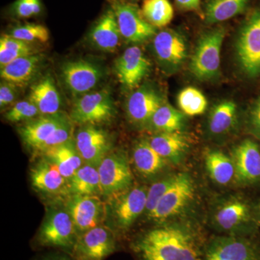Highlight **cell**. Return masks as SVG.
<instances>
[{
	"mask_svg": "<svg viewBox=\"0 0 260 260\" xmlns=\"http://www.w3.org/2000/svg\"><path fill=\"white\" fill-rule=\"evenodd\" d=\"M184 121V114L164 102L153 114L149 124L158 133H173L180 132Z\"/></svg>",
	"mask_w": 260,
	"mask_h": 260,
	"instance_id": "cell-32",
	"label": "cell"
},
{
	"mask_svg": "<svg viewBox=\"0 0 260 260\" xmlns=\"http://www.w3.org/2000/svg\"><path fill=\"white\" fill-rule=\"evenodd\" d=\"M68 194L103 196L98 168L84 164L68 182Z\"/></svg>",
	"mask_w": 260,
	"mask_h": 260,
	"instance_id": "cell-28",
	"label": "cell"
},
{
	"mask_svg": "<svg viewBox=\"0 0 260 260\" xmlns=\"http://www.w3.org/2000/svg\"><path fill=\"white\" fill-rule=\"evenodd\" d=\"M65 208L73 219L78 234L103 225L107 218V204L100 196L69 195Z\"/></svg>",
	"mask_w": 260,
	"mask_h": 260,
	"instance_id": "cell-10",
	"label": "cell"
},
{
	"mask_svg": "<svg viewBox=\"0 0 260 260\" xmlns=\"http://www.w3.org/2000/svg\"><path fill=\"white\" fill-rule=\"evenodd\" d=\"M237 121V107L232 101H223L216 104L210 112L208 126L214 135L229 133Z\"/></svg>",
	"mask_w": 260,
	"mask_h": 260,
	"instance_id": "cell-30",
	"label": "cell"
},
{
	"mask_svg": "<svg viewBox=\"0 0 260 260\" xmlns=\"http://www.w3.org/2000/svg\"><path fill=\"white\" fill-rule=\"evenodd\" d=\"M9 35L27 43H46L49 39V32L45 26L39 24H25L15 27Z\"/></svg>",
	"mask_w": 260,
	"mask_h": 260,
	"instance_id": "cell-36",
	"label": "cell"
},
{
	"mask_svg": "<svg viewBox=\"0 0 260 260\" xmlns=\"http://www.w3.org/2000/svg\"><path fill=\"white\" fill-rule=\"evenodd\" d=\"M148 141L160 156L174 162L180 161L189 148L187 138L180 132L159 133Z\"/></svg>",
	"mask_w": 260,
	"mask_h": 260,
	"instance_id": "cell-26",
	"label": "cell"
},
{
	"mask_svg": "<svg viewBox=\"0 0 260 260\" xmlns=\"http://www.w3.org/2000/svg\"><path fill=\"white\" fill-rule=\"evenodd\" d=\"M250 0H208L205 6V21L214 24L225 21L241 14Z\"/></svg>",
	"mask_w": 260,
	"mask_h": 260,
	"instance_id": "cell-29",
	"label": "cell"
},
{
	"mask_svg": "<svg viewBox=\"0 0 260 260\" xmlns=\"http://www.w3.org/2000/svg\"><path fill=\"white\" fill-rule=\"evenodd\" d=\"M207 243L188 228L165 225L142 233L129 248L138 260H203Z\"/></svg>",
	"mask_w": 260,
	"mask_h": 260,
	"instance_id": "cell-1",
	"label": "cell"
},
{
	"mask_svg": "<svg viewBox=\"0 0 260 260\" xmlns=\"http://www.w3.org/2000/svg\"><path fill=\"white\" fill-rule=\"evenodd\" d=\"M235 179L242 184L260 181V150L255 142L245 140L238 145L232 154Z\"/></svg>",
	"mask_w": 260,
	"mask_h": 260,
	"instance_id": "cell-18",
	"label": "cell"
},
{
	"mask_svg": "<svg viewBox=\"0 0 260 260\" xmlns=\"http://www.w3.org/2000/svg\"><path fill=\"white\" fill-rule=\"evenodd\" d=\"M179 7L185 10H196L199 7L200 0H175Z\"/></svg>",
	"mask_w": 260,
	"mask_h": 260,
	"instance_id": "cell-44",
	"label": "cell"
},
{
	"mask_svg": "<svg viewBox=\"0 0 260 260\" xmlns=\"http://www.w3.org/2000/svg\"><path fill=\"white\" fill-rule=\"evenodd\" d=\"M177 177V174L169 176L161 180L154 183L153 185L149 188L148 195H147L146 209H145V213L148 214V215L153 211L162 196L174 184Z\"/></svg>",
	"mask_w": 260,
	"mask_h": 260,
	"instance_id": "cell-39",
	"label": "cell"
},
{
	"mask_svg": "<svg viewBox=\"0 0 260 260\" xmlns=\"http://www.w3.org/2000/svg\"><path fill=\"white\" fill-rule=\"evenodd\" d=\"M224 28H217L202 36L191 58L190 69L195 78L211 80L218 76L220 51L225 38Z\"/></svg>",
	"mask_w": 260,
	"mask_h": 260,
	"instance_id": "cell-5",
	"label": "cell"
},
{
	"mask_svg": "<svg viewBox=\"0 0 260 260\" xmlns=\"http://www.w3.org/2000/svg\"><path fill=\"white\" fill-rule=\"evenodd\" d=\"M133 160L136 170L145 177H153L161 172L167 161L146 140H140L135 145Z\"/></svg>",
	"mask_w": 260,
	"mask_h": 260,
	"instance_id": "cell-27",
	"label": "cell"
},
{
	"mask_svg": "<svg viewBox=\"0 0 260 260\" xmlns=\"http://www.w3.org/2000/svg\"><path fill=\"white\" fill-rule=\"evenodd\" d=\"M249 207L241 200L233 199L219 207L214 215L215 224L226 236H239L238 231L249 219Z\"/></svg>",
	"mask_w": 260,
	"mask_h": 260,
	"instance_id": "cell-21",
	"label": "cell"
},
{
	"mask_svg": "<svg viewBox=\"0 0 260 260\" xmlns=\"http://www.w3.org/2000/svg\"><path fill=\"white\" fill-rule=\"evenodd\" d=\"M249 123L251 133L260 139V98L251 108Z\"/></svg>",
	"mask_w": 260,
	"mask_h": 260,
	"instance_id": "cell-42",
	"label": "cell"
},
{
	"mask_svg": "<svg viewBox=\"0 0 260 260\" xmlns=\"http://www.w3.org/2000/svg\"><path fill=\"white\" fill-rule=\"evenodd\" d=\"M148 189L143 186L127 190L108 198L107 215L110 217L112 229L116 234H124L135 220L145 212Z\"/></svg>",
	"mask_w": 260,
	"mask_h": 260,
	"instance_id": "cell-3",
	"label": "cell"
},
{
	"mask_svg": "<svg viewBox=\"0 0 260 260\" xmlns=\"http://www.w3.org/2000/svg\"><path fill=\"white\" fill-rule=\"evenodd\" d=\"M93 45L106 52H114L121 37L115 13L109 9L99 18L90 34Z\"/></svg>",
	"mask_w": 260,
	"mask_h": 260,
	"instance_id": "cell-22",
	"label": "cell"
},
{
	"mask_svg": "<svg viewBox=\"0 0 260 260\" xmlns=\"http://www.w3.org/2000/svg\"><path fill=\"white\" fill-rule=\"evenodd\" d=\"M194 195V183L190 177L186 174H177L175 182L149 214V218L162 222L177 215L190 203Z\"/></svg>",
	"mask_w": 260,
	"mask_h": 260,
	"instance_id": "cell-12",
	"label": "cell"
},
{
	"mask_svg": "<svg viewBox=\"0 0 260 260\" xmlns=\"http://www.w3.org/2000/svg\"><path fill=\"white\" fill-rule=\"evenodd\" d=\"M142 14L155 28L167 26L174 17V9L169 0H145Z\"/></svg>",
	"mask_w": 260,
	"mask_h": 260,
	"instance_id": "cell-33",
	"label": "cell"
},
{
	"mask_svg": "<svg viewBox=\"0 0 260 260\" xmlns=\"http://www.w3.org/2000/svg\"><path fill=\"white\" fill-rule=\"evenodd\" d=\"M18 88L16 85L5 80L2 82L0 85V107L2 109L15 102L18 95Z\"/></svg>",
	"mask_w": 260,
	"mask_h": 260,
	"instance_id": "cell-41",
	"label": "cell"
},
{
	"mask_svg": "<svg viewBox=\"0 0 260 260\" xmlns=\"http://www.w3.org/2000/svg\"><path fill=\"white\" fill-rule=\"evenodd\" d=\"M42 56L38 54L18 58L1 68L2 79L17 87L26 85L37 74L42 66Z\"/></svg>",
	"mask_w": 260,
	"mask_h": 260,
	"instance_id": "cell-23",
	"label": "cell"
},
{
	"mask_svg": "<svg viewBox=\"0 0 260 260\" xmlns=\"http://www.w3.org/2000/svg\"><path fill=\"white\" fill-rule=\"evenodd\" d=\"M112 9L115 13L121 36L127 42L139 44L156 35L155 27L145 20L135 5L122 0H113Z\"/></svg>",
	"mask_w": 260,
	"mask_h": 260,
	"instance_id": "cell-11",
	"label": "cell"
},
{
	"mask_svg": "<svg viewBox=\"0 0 260 260\" xmlns=\"http://www.w3.org/2000/svg\"><path fill=\"white\" fill-rule=\"evenodd\" d=\"M73 122L70 117L67 118L60 125L54 130V133L49 137V138L42 145H39L34 152L42 155L49 149L64 144L71 140L73 132Z\"/></svg>",
	"mask_w": 260,
	"mask_h": 260,
	"instance_id": "cell-37",
	"label": "cell"
},
{
	"mask_svg": "<svg viewBox=\"0 0 260 260\" xmlns=\"http://www.w3.org/2000/svg\"><path fill=\"white\" fill-rule=\"evenodd\" d=\"M178 104L183 114L191 116H198L203 114L206 110L208 101L199 90L189 87L179 93Z\"/></svg>",
	"mask_w": 260,
	"mask_h": 260,
	"instance_id": "cell-35",
	"label": "cell"
},
{
	"mask_svg": "<svg viewBox=\"0 0 260 260\" xmlns=\"http://www.w3.org/2000/svg\"><path fill=\"white\" fill-rule=\"evenodd\" d=\"M164 101L160 93L149 85H143L129 95L126 113L132 123L143 126L150 124L153 114Z\"/></svg>",
	"mask_w": 260,
	"mask_h": 260,
	"instance_id": "cell-17",
	"label": "cell"
},
{
	"mask_svg": "<svg viewBox=\"0 0 260 260\" xmlns=\"http://www.w3.org/2000/svg\"><path fill=\"white\" fill-rule=\"evenodd\" d=\"M75 143L84 164L97 168L112 148L107 132L93 124H85L78 130Z\"/></svg>",
	"mask_w": 260,
	"mask_h": 260,
	"instance_id": "cell-13",
	"label": "cell"
},
{
	"mask_svg": "<svg viewBox=\"0 0 260 260\" xmlns=\"http://www.w3.org/2000/svg\"><path fill=\"white\" fill-rule=\"evenodd\" d=\"M102 71L96 64L85 60L68 61L61 68V77L65 85L75 95L86 94L97 85Z\"/></svg>",
	"mask_w": 260,
	"mask_h": 260,
	"instance_id": "cell-16",
	"label": "cell"
},
{
	"mask_svg": "<svg viewBox=\"0 0 260 260\" xmlns=\"http://www.w3.org/2000/svg\"><path fill=\"white\" fill-rule=\"evenodd\" d=\"M42 155L55 164L68 182L84 162L73 140L49 149Z\"/></svg>",
	"mask_w": 260,
	"mask_h": 260,
	"instance_id": "cell-24",
	"label": "cell"
},
{
	"mask_svg": "<svg viewBox=\"0 0 260 260\" xmlns=\"http://www.w3.org/2000/svg\"><path fill=\"white\" fill-rule=\"evenodd\" d=\"M116 109L110 92L102 90L86 93L75 103L70 119L73 122L85 125L107 123L115 116Z\"/></svg>",
	"mask_w": 260,
	"mask_h": 260,
	"instance_id": "cell-8",
	"label": "cell"
},
{
	"mask_svg": "<svg viewBox=\"0 0 260 260\" xmlns=\"http://www.w3.org/2000/svg\"><path fill=\"white\" fill-rule=\"evenodd\" d=\"M103 196L109 198L131 188L133 174L129 160L121 150L111 151L98 167Z\"/></svg>",
	"mask_w": 260,
	"mask_h": 260,
	"instance_id": "cell-9",
	"label": "cell"
},
{
	"mask_svg": "<svg viewBox=\"0 0 260 260\" xmlns=\"http://www.w3.org/2000/svg\"><path fill=\"white\" fill-rule=\"evenodd\" d=\"M41 114L35 104L30 100H23L16 103L5 114L7 120L10 122L30 121Z\"/></svg>",
	"mask_w": 260,
	"mask_h": 260,
	"instance_id": "cell-38",
	"label": "cell"
},
{
	"mask_svg": "<svg viewBox=\"0 0 260 260\" xmlns=\"http://www.w3.org/2000/svg\"><path fill=\"white\" fill-rule=\"evenodd\" d=\"M203 260H260V242L247 236H218L207 243Z\"/></svg>",
	"mask_w": 260,
	"mask_h": 260,
	"instance_id": "cell-7",
	"label": "cell"
},
{
	"mask_svg": "<svg viewBox=\"0 0 260 260\" xmlns=\"http://www.w3.org/2000/svg\"><path fill=\"white\" fill-rule=\"evenodd\" d=\"M68 117L61 112L39 116L20 126L19 133L24 143L35 151Z\"/></svg>",
	"mask_w": 260,
	"mask_h": 260,
	"instance_id": "cell-20",
	"label": "cell"
},
{
	"mask_svg": "<svg viewBox=\"0 0 260 260\" xmlns=\"http://www.w3.org/2000/svg\"><path fill=\"white\" fill-rule=\"evenodd\" d=\"M32 187L48 194H68V181L59 172L55 164L43 157L30 169Z\"/></svg>",
	"mask_w": 260,
	"mask_h": 260,
	"instance_id": "cell-19",
	"label": "cell"
},
{
	"mask_svg": "<svg viewBox=\"0 0 260 260\" xmlns=\"http://www.w3.org/2000/svg\"><path fill=\"white\" fill-rule=\"evenodd\" d=\"M119 247L115 232L104 225L80 234L70 255L75 260H105Z\"/></svg>",
	"mask_w": 260,
	"mask_h": 260,
	"instance_id": "cell-6",
	"label": "cell"
},
{
	"mask_svg": "<svg viewBox=\"0 0 260 260\" xmlns=\"http://www.w3.org/2000/svg\"><path fill=\"white\" fill-rule=\"evenodd\" d=\"M28 99L36 104L41 115H49L59 112L60 95L50 75L44 77L32 85Z\"/></svg>",
	"mask_w": 260,
	"mask_h": 260,
	"instance_id": "cell-25",
	"label": "cell"
},
{
	"mask_svg": "<svg viewBox=\"0 0 260 260\" xmlns=\"http://www.w3.org/2000/svg\"><path fill=\"white\" fill-rule=\"evenodd\" d=\"M154 54L160 65L169 71L179 69L187 56V45L184 37L173 30H164L154 37Z\"/></svg>",
	"mask_w": 260,
	"mask_h": 260,
	"instance_id": "cell-14",
	"label": "cell"
},
{
	"mask_svg": "<svg viewBox=\"0 0 260 260\" xmlns=\"http://www.w3.org/2000/svg\"><path fill=\"white\" fill-rule=\"evenodd\" d=\"M150 70V61L138 47L126 49L115 63L116 76L121 85L128 89L138 86Z\"/></svg>",
	"mask_w": 260,
	"mask_h": 260,
	"instance_id": "cell-15",
	"label": "cell"
},
{
	"mask_svg": "<svg viewBox=\"0 0 260 260\" xmlns=\"http://www.w3.org/2000/svg\"><path fill=\"white\" fill-rule=\"evenodd\" d=\"M236 53L243 73L254 78L260 75V8L251 13L238 35Z\"/></svg>",
	"mask_w": 260,
	"mask_h": 260,
	"instance_id": "cell-4",
	"label": "cell"
},
{
	"mask_svg": "<svg viewBox=\"0 0 260 260\" xmlns=\"http://www.w3.org/2000/svg\"><path fill=\"white\" fill-rule=\"evenodd\" d=\"M35 260H75L70 254L68 253H53L48 254L47 255L41 256Z\"/></svg>",
	"mask_w": 260,
	"mask_h": 260,
	"instance_id": "cell-43",
	"label": "cell"
},
{
	"mask_svg": "<svg viewBox=\"0 0 260 260\" xmlns=\"http://www.w3.org/2000/svg\"><path fill=\"white\" fill-rule=\"evenodd\" d=\"M205 167L210 178L217 184L226 185L235 178V169L232 158L217 150L205 155Z\"/></svg>",
	"mask_w": 260,
	"mask_h": 260,
	"instance_id": "cell-31",
	"label": "cell"
},
{
	"mask_svg": "<svg viewBox=\"0 0 260 260\" xmlns=\"http://www.w3.org/2000/svg\"><path fill=\"white\" fill-rule=\"evenodd\" d=\"M79 237L78 231L66 208H54L34 239V245L40 248H54L71 254Z\"/></svg>",
	"mask_w": 260,
	"mask_h": 260,
	"instance_id": "cell-2",
	"label": "cell"
},
{
	"mask_svg": "<svg viewBox=\"0 0 260 260\" xmlns=\"http://www.w3.org/2000/svg\"><path fill=\"white\" fill-rule=\"evenodd\" d=\"M259 214H260V205H259Z\"/></svg>",
	"mask_w": 260,
	"mask_h": 260,
	"instance_id": "cell-45",
	"label": "cell"
},
{
	"mask_svg": "<svg viewBox=\"0 0 260 260\" xmlns=\"http://www.w3.org/2000/svg\"><path fill=\"white\" fill-rule=\"evenodd\" d=\"M37 54L30 43L19 40L9 35L0 39V65L1 68L22 56Z\"/></svg>",
	"mask_w": 260,
	"mask_h": 260,
	"instance_id": "cell-34",
	"label": "cell"
},
{
	"mask_svg": "<svg viewBox=\"0 0 260 260\" xmlns=\"http://www.w3.org/2000/svg\"><path fill=\"white\" fill-rule=\"evenodd\" d=\"M15 15L20 18H28L42 11L40 0H17L13 5Z\"/></svg>",
	"mask_w": 260,
	"mask_h": 260,
	"instance_id": "cell-40",
	"label": "cell"
}]
</instances>
